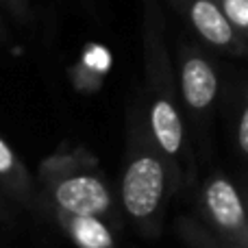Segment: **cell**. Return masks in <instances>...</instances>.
<instances>
[{"label": "cell", "mask_w": 248, "mask_h": 248, "mask_svg": "<svg viewBox=\"0 0 248 248\" xmlns=\"http://www.w3.org/2000/svg\"><path fill=\"white\" fill-rule=\"evenodd\" d=\"M161 189H163L161 166L150 157L137 159L128 168L126 176H124V185H122L124 205L133 216L144 218V216L155 211L159 198H161Z\"/></svg>", "instance_id": "6da1fadb"}, {"label": "cell", "mask_w": 248, "mask_h": 248, "mask_svg": "<svg viewBox=\"0 0 248 248\" xmlns=\"http://www.w3.org/2000/svg\"><path fill=\"white\" fill-rule=\"evenodd\" d=\"M57 201L63 209L72 211L77 216H96L107 209L109 194L103 183L92 176H77L59 185Z\"/></svg>", "instance_id": "7a4b0ae2"}, {"label": "cell", "mask_w": 248, "mask_h": 248, "mask_svg": "<svg viewBox=\"0 0 248 248\" xmlns=\"http://www.w3.org/2000/svg\"><path fill=\"white\" fill-rule=\"evenodd\" d=\"M216 74L205 61L192 59L183 68V94L192 107L202 109L216 96Z\"/></svg>", "instance_id": "3957f363"}, {"label": "cell", "mask_w": 248, "mask_h": 248, "mask_svg": "<svg viewBox=\"0 0 248 248\" xmlns=\"http://www.w3.org/2000/svg\"><path fill=\"white\" fill-rule=\"evenodd\" d=\"M207 205H209L214 218L222 227H237L244 218V207L240 202V196L227 181H214L207 189Z\"/></svg>", "instance_id": "277c9868"}, {"label": "cell", "mask_w": 248, "mask_h": 248, "mask_svg": "<svg viewBox=\"0 0 248 248\" xmlns=\"http://www.w3.org/2000/svg\"><path fill=\"white\" fill-rule=\"evenodd\" d=\"M192 20H194V26L198 29V33L205 39H209L211 44L222 46V44L231 42V37H233L231 24H229V20L224 17V13L220 11L214 2H209V0H198V2H194Z\"/></svg>", "instance_id": "5b68a950"}, {"label": "cell", "mask_w": 248, "mask_h": 248, "mask_svg": "<svg viewBox=\"0 0 248 248\" xmlns=\"http://www.w3.org/2000/svg\"><path fill=\"white\" fill-rule=\"evenodd\" d=\"M153 128L157 133V140L163 146V150H168V153H176L179 150L183 128H181V120L170 103L159 100L153 107Z\"/></svg>", "instance_id": "8992f818"}, {"label": "cell", "mask_w": 248, "mask_h": 248, "mask_svg": "<svg viewBox=\"0 0 248 248\" xmlns=\"http://www.w3.org/2000/svg\"><path fill=\"white\" fill-rule=\"evenodd\" d=\"M74 237L83 248H109L111 246V235L92 216H78L74 222Z\"/></svg>", "instance_id": "52a82bcc"}, {"label": "cell", "mask_w": 248, "mask_h": 248, "mask_svg": "<svg viewBox=\"0 0 248 248\" xmlns=\"http://www.w3.org/2000/svg\"><path fill=\"white\" fill-rule=\"evenodd\" d=\"M224 11L231 22L248 29V0H224Z\"/></svg>", "instance_id": "ba28073f"}, {"label": "cell", "mask_w": 248, "mask_h": 248, "mask_svg": "<svg viewBox=\"0 0 248 248\" xmlns=\"http://www.w3.org/2000/svg\"><path fill=\"white\" fill-rule=\"evenodd\" d=\"M109 61H111L109 52L105 50V48H100V46H92L90 50L85 52V63L90 65V68L98 70V72H103V70L109 68Z\"/></svg>", "instance_id": "9c48e42d"}, {"label": "cell", "mask_w": 248, "mask_h": 248, "mask_svg": "<svg viewBox=\"0 0 248 248\" xmlns=\"http://www.w3.org/2000/svg\"><path fill=\"white\" fill-rule=\"evenodd\" d=\"M13 163V157H11V150L7 148L2 140H0V172H7Z\"/></svg>", "instance_id": "30bf717a"}, {"label": "cell", "mask_w": 248, "mask_h": 248, "mask_svg": "<svg viewBox=\"0 0 248 248\" xmlns=\"http://www.w3.org/2000/svg\"><path fill=\"white\" fill-rule=\"evenodd\" d=\"M240 144L242 148L248 153V109L244 111V116H242V124H240Z\"/></svg>", "instance_id": "8fae6325"}]
</instances>
